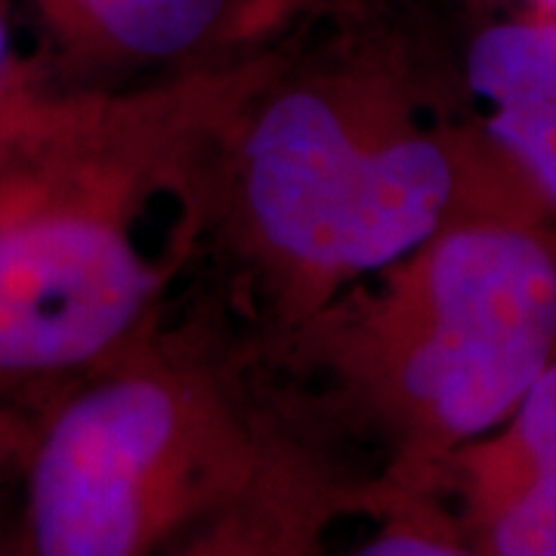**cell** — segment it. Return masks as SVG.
Wrapping results in <instances>:
<instances>
[{
    "instance_id": "9",
    "label": "cell",
    "mask_w": 556,
    "mask_h": 556,
    "mask_svg": "<svg viewBox=\"0 0 556 556\" xmlns=\"http://www.w3.org/2000/svg\"><path fill=\"white\" fill-rule=\"evenodd\" d=\"M473 464L556 482V362L495 433L455 452Z\"/></svg>"
},
{
    "instance_id": "2",
    "label": "cell",
    "mask_w": 556,
    "mask_h": 556,
    "mask_svg": "<svg viewBox=\"0 0 556 556\" xmlns=\"http://www.w3.org/2000/svg\"><path fill=\"white\" fill-rule=\"evenodd\" d=\"M236 182L260 251L303 288L325 291L393 269L467 219H544L482 127L378 130L321 80L263 97L241 137Z\"/></svg>"
},
{
    "instance_id": "6",
    "label": "cell",
    "mask_w": 556,
    "mask_h": 556,
    "mask_svg": "<svg viewBox=\"0 0 556 556\" xmlns=\"http://www.w3.org/2000/svg\"><path fill=\"white\" fill-rule=\"evenodd\" d=\"M62 50L90 60L167 62L204 50L239 0H35Z\"/></svg>"
},
{
    "instance_id": "11",
    "label": "cell",
    "mask_w": 556,
    "mask_h": 556,
    "mask_svg": "<svg viewBox=\"0 0 556 556\" xmlns=\"http://www.w3.org/2000/svg\"><path fill=\"white\" fill-rule=\"evenodd\" d=\"M7 452V427H3V420H0V455Z\"/></svg>"
},
{
    "instance_id": "7",
    "label": "cell",
    "mask_w": 556,
    "mask_h": 556,
    "mask_svg": "<svg viewBox=\"0 0 556 556\" xmlns=\"http://www.w3.org/2000/svg\"><path fill=\"white\" fill-rule=\"evenodd\" d=\"M439 479H452L464 501L467 538L485 556H556V482L492 470L448 457Z\"/></svg>"
},
{
    "instance_id": "5",
    "label": "cell",
    "mask_w": 556,
    "mask_h": 556,
    "mask_svg": "<svg viewBox=\"0 0 556 556\" xmlns=\"http://www.w3.org/2000/svg\"><path fill=\"white\" fill-rule=\"evenodd\" d=\"M393 497L387 482L350 485L273 445L254 482L167 556H316L338 519L380 514Z\"/></svg>"
},
{
    "instance_id": "8",
    "label": "cell",
    "mask_w": 556,
    "mask_h": 556,
    "mask_svg": "<svg viewBox=\"0 0 556 556\" xmlns=\"http://www.w3.org/2000/svg\"><path fill=\"white\" fill-rule=\"evenodd\" d=\"M482 134L526 179L544 214L556 211V72L492 102Z\"/></svg>"
},
{
    "instance_id": "1",
    "label": "cell",
    "mask_w": 556,
    "mask_h": 556,
    "mask_svg": "<svg viewBox=\"0 0 556 556\" xmlns=\"http://www.w3.org/2000/svg\"><path fill=\"white\" fill-rule=\"evenodd\" d=\"M134 118L31 102L0 130V399L38 402L134 350L170 260L137 229Z\"/></svg>"
},
{
    "instance_id": "4",
    "label": "cell",
    "mask_w": 556,
    "mask_h": 556,
    "mask_svg": "<svg viewBox=\"0 0 556 556\" xmlns=\"http://www.w3.org/2000/svg\"><path fill=\"white\" fill-rule=\"evenodd\" d=\"M387 273L383 358L358 362L356 383L396 445L387 482L430 495L442 464L495 433L556 362V229L467 219Z\"/></svg>"
},
{
    "instance_id": "10",
    "label": "cell",
    "mask_w": 556,
    "mask_h": 556,
    "mask_svg": "<svg viewBox=\"0 0 556 556\" xmlns=\"http://www.w3.org/2000/svg\"><path fill=\"white\" fill-rule=\"evenodd\" d=\"M380 519L383 526L375 535L340 556H485L439 517L427 495L399 492Z\"/></svg>"
},
{
    "instance_id": "3",
    "label": "cell",
    "mask_w": 556,
    "mask_h": 556,
    "mask_svg": "<svg viewBox=\"0 0 556 556\" xmlns=\"http://www.w3.org/2000/svg\"><path fill=\"white\" fill-rule=\"evenodd\" d=\"M40 402L0 556H167L273 452L207 375L134 350Z\"/></svg>"
}]
</instances>
